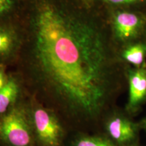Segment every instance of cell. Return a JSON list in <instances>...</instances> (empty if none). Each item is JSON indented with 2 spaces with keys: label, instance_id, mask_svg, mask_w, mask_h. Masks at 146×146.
<instances>
[{
  "label": "cell",
  "instance_id": "ba28073f",
  "mask_svg": "<svg viewBox=\"0 0 146 146\" xmlns=\"http://www.w3.org/2000/svg\"><path fill=\"white\" fill-rule=\"evenodd\" d=\"M24 90L15 73L8 74L5 85L0 90V116L8 112L23 98Z\"/></svg>",
  "mask_w": 146,
  "mask_h": 146
},
{
  "label": "cell",
  "instance_id": "7a4b0ae2",
  "mask_svg": "<svg viewBox=\"0 0 146 146\" xmlns=\"http://www.w3.org/2000/svg\"><path fill=\"white\" fill-rule=\"evenodd\" d=\"M26 98L36 146H66L69 133L57 114L30 97Z\"/></svg>",
  "mask_w": 146,
  "mask_h": 146
},
{
  "label": "cell",
  "instance_id": "7c38bea8",
  "mask_svg": "<svg viewBox=\"0 0 146 146\" xmlns=\"http://www.w3.org/2000/svg\"><path fill=\"white\" fill-rule=\"evenodd\" d=\"M90 4V1L94 2H102L107 4L114 5L118 7H124V8H130V7H136L139 5H146V0H87Z\"/></svg>",
  "mask_w": 146,
  "mask_h": 146
},
{
  "label": "cell",
  "instance_id": "4fadbf2b",
  "mask_svg": "<svg viewBox=\"0 0 146 146\" xmlns=\"http://www.w3.org/2000/svg\"><path fill=\"white\" fill-rule=\"evenodd\" d=\"M6 66L0 64V90L3 88L8 78V74L5 73Z\"/></svg>",
  "mask_w": 146,
  "mask_h": 146
},
{
  "label": "cell",
  "instance_id": "5b68a950",
  "mask_svg": "<svg viewBox=\"0 0 146 146\" xmlns=\"http://www.w3.org/2000/svg\"><path fill=\"white\" fill-rule=\"evenodd\" d=\"M20 47L21 34L15 16L0 20V64L15 63Z\"/></svg>",
  "mask_w": 146,
  "mask_h": 146
},
{
  "label": "cell",
  "instance_id": "6da1fadb",
  "mask_svg": "<svg viewBox=\"0 0 146 146\" xmlns=\"http://www.w3.org/2000/svg\"><path fill=\"white\" fill-rule=\"evenodd\" d=\"M14 64L25 94L52 110L69 135L88 133L112 106L121 58L109 24L81 0H21Z\"/></svg>",
  "mask_w": 146,
  "mask_h": 146
},
{
  "label": "cell",
  "instance_id": "2e32d148",
  "mask_svg": "<svg viewBox=\"0 0 146 146\" xmlns=\"http://www.w3.org/2000/svg\"><path fill=\"white\" fill-rule=\"evenodd\" d=\"M144 36L145 37V41H146V28H145V33H144Z\"/></svg>",
  "mask_w": 146,
  "mask_h": 146
},
{
  "label": "cell",
  "instance_id": "52a82bcc",
  "mask_svg": "<svg viewBox=\"0 0 146 146\" xmlns=\"http://www.w3.org/2000/svg\"><path fill=\"white\" fill-rule=\"evenodd\" d=\"M129 83V100L127 109L134 112L139 108L146 100V68H130L127 72Z\"/></svg>",
  "mask_w": 146,
  "mask_h": 146
},
{
  "label": "cell",
  "instance_id": "8fae6325",
  "mask_svg": "<svg viewBox=\"0 0 146 146\" xmlns=\"http://www.w3.org/2000/svg\"><path fill=\"white\" fill-rule=\"evenodd\" d=\"M20 3L21 0H0V20L14 17Z\"/></svg>",
  "mask_w": 146,
  "mask_h": 146
},
{
  "label": "cell",
  "instance_id": "9a60e30c",
  "mask_svg": "<svg viewBox=\"0 0 146 146\" xmlns=\"http://www.w3.org/2000/svg\"><path fill=\"white\" fill-rule=\"evenodd\" d=\"M143 127H144V128H145V130H146V120H145V122H144V123H143Z\"/></svg>",
  "mask_w": 146,
  "mask_h": 146
},
{
  "label": "cell",
  "instance_id": "3957f363",
  "mask_svg": "<svg viewBox=\"0 0 146 146\" xmlns=\"http://www.w3.org/2000/svg\"><path fill=\"white\" fill-rule=\"evenodd\" d=\"M0 146H36L27 98L0 116Z\"/></svg>",
  "mask_w": 146,
  "mask_h": 146
},
{
  "label": "cell",
  "instance_id": "5bb4252c",
  "mask_svg": "<svg viewBox=\"0 0 146 146\" xmlns=\"http://www.w3.org/2000/svg\"><path fill=\"white\" fill-rule=\"evenodd\" d=\"M81 1H83V3H86V4H87V5H90V4H89V3H88V1H87V0H81Z\"/></svg>",
  "mask_w": 146,
  "mask_h": 146
},
{
  "label": "cell",
  "instance_id": "9c48e42d",
  "mask_svg": "<svg viewBox=\"0 0 146 146\" xmlns=\"http://www.w3.org/2000/svg\"><path fill=\"white\" fill-rule=\"evenodd\" d=\"M66 146H116L107 136L77 133L69 135Z\"/></svg>",
  "mask_w": 146,
  "mask_h": 146
},
{
  "label": "cell",
  "instance_id": "8992f818",
  "mask_svg": "<svg viewBox=\"0 0 146 146\" xmlns=\"http://www.w3.org/2000/svg\"><path fill=\"white\" fill-rule=\"evenodd\" d=\"M104 129L108 137L116 145L129 143L134 139L137 134L136 125L117 113L105 118Z\"/></svg>",
  "mask_w": 146,
  "mask_h": 146
},
{
  "label": "cell",
  "instance_id": "30bf717a",
  "mask_svg": "<svg viewBox=\"0 0 146 146\" xmlns=\"http://www.w3.org/2000/svg\"><path fill=\"white\" fill-rule=\"evenodd\" d=\"M120 56L122 60L135 68L143 66L146 56V41H139L124 47Z\"/></svg>",
  "mask_w": 146,
  "mask_h": 146
},
{
  "label": "cell",
  "instance_id": "277c9868",
  "mask_svg": "<svg viewBox=\"0 0 146 146\" xmlns=\"http://www.w3.org/2000/svg\"><path fill=\"white\" fill-rule=\"evenodd\" d=\"M109 25L114 43L124 47L144 36L146 14L136 10H118L111 15Z\"/></svg>",
  "mask_w": 146,
  "mask_h": 146
}]
</instances>
